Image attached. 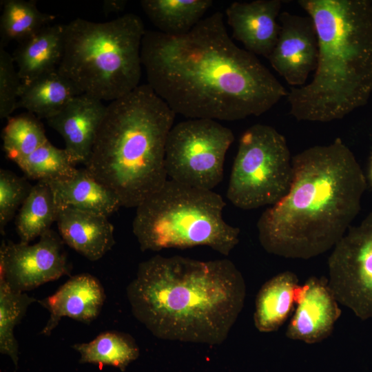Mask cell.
I'll list each match as a JSON object with an SVG mask.
<instances>
[{"mask_svg":"<svg viewBox=\"0 0 372 372\" xmlns=\"http://www.w3.org/2000/svg\"><path fill=\"white\" fill-rule=\"evenodd\" d=\"M141 54L147 84L187 119L258 116L289 93L256 55L235 44L220 12L183 35L146 30Z\"/></svg>","mask_w":372,"mask_h":372,"instance_id":"1","label":"cell"},{"mask_svg":"<svg viewBox=\"0 0 372 372\" xmlns=\"http://www.w3.org/2000/svg\"><path fill=\"white\" fill-rule=\"evenodd\" d=\"M241 272L228 259L156 255L138 265L126 288L134 318L156 338L218 345L246 298Z\"/></svg>","mask_w":372,"mask_h":372,"instance_id":"2","label":"cell"},{"mask_svg":"<svg viewBox=\"0 0 372 372\" xmlns=\"http://www.w3.org/2000/svg\"><path fill=\"white\" fill-rule=\"evenodd\" d=\"M292 165L288 193L259 217L258 239L269 254L307 260L333 249L351 226L366 180L340 138L299 152Z\"/></svg>","mask_w":372,"mask_h":372,"instance_id":"3","label":"cell"},{"mask_svg":"<svg viewBox=\"0 0 372 372\" xmlns=\"http://www.w3.org/2000/svg\"><path fill=\"white\" fill-rule=\"evenodd\" d=\"M317 32L313 76L292 87L289 114L298 121L342 119L372 94V6L369 0H299Z\"/></svg>","mask_w":372,"mask_h":372,"instance_id":"4","label":"cell"},{"mask_svg":"<svg viewBox=\"0 0 372 372\" xmlns=\"http://www.w3.org/2000/svg\"><path fill=\"white\" fill-rule=\"evenodd\" d=\"M175 116L147 83L107 105L84 168L122 207H136L167 180L165 147Z\"/></svg>","mask_w":372,"mask_h":372,"instance_id":"5","label":"cell"},{"mask_svg":"<svg viewBox=\"0 0 372 372\" xmlns=\"http://www.w3.org/2000/svg\"><path fill=\"white\" fill-rule=\"evenodd\" d=\"M64 48L57 71L81 94L118 99L140 85L141 19L127 13L106 22L78 18L63 25Z\"/></svg>","mask_w":372,"mask_h":372,"instance_id":"6","label":"cell"},{"mask_svg":"<svg viewBox=\"0 0 372 372\" xmlns=\"http://www.w3.org/2000/svg\"><path fill=\"white\" fill-rule=\"evenodd\" d=\"M220 195L172 180L136 207L132 231L142 251L207 246L228 256L240 229L223 216Z\"/></svg>","mask_w":372,"mask_h":372,"instance_id":"7","label":"cell"},{"mask_svg":"<svg viewBox=\"0 0 372 372\" xmlns=\"http://www.w3.org/2000/svg\"><path fill=\"white\" fill-rule=\"evenodd\" d=\"M292 179V156L285 136L265 124L247 128L239 140L228 200L246 210L271 206L288 193Z\"/></svg>","mask_w":372,"mask_h":372,"instance_id":"8","label":"cell"},{"mask_svg":"<svg viewBox=\"0 0 372 372\" xmlns=\"http://www.w3.org/2000/svg\"><path fill=\"white\" fill-rule=\"evenodd\" d=\"M233 132L217 121L190 118L171 129L165 147L169 180L195 188L213 190L223 180Z\"/></svg>","mask_w":372,"mask_h":372,"instance_id":"9","label":"cell"},{"mask_svg":"<svg viewBox=\"0 0 372 372\" xmlns=\"http://www.w3.org/2000/svg\"><path fill=\"white\" fill-rule=\"evenodd\" d=\"M332 249L327 279L337 300L360 320L372 319V210Z\"/></svg>","mask_w":372,"mask_h":372,"instance_id":"10","label":"cell"},{"mask_svg":"<svg viewBox=\"0 0 372 372\" xmlns=\"http://www.w3.org/2000/svg\"><path fill=\"white\" fill-rule=\"evenodd\" d=\"M61 236L50 229L29 245L1 241L0 279L13 290L26 292L70 273Z\"/></svg>","mask_w":372,"mask_h":372,"instance_id":"11","label":"cell"},{"mask_svg":"<svg viewBox=\"0 0 372 372\" xmlns=\"http://www.w3.org/2000/svg\"><path fill=\"white\" fill-rule=\"evenodd\" d=\"M278 20V39L267 59L289 85L303 86L318 63V41L314 23L309 16L289 12H282Z\"/></svg>","mask_w":372,"mask_h":372,"instance_id":"12","label":"cell"},{"mask_svg":"<svg viewBox=\"0 0 372 372\" xmlns=\"http://www.w3.org/2000/svg\"><path fill=\"white\" fill-rule=\"evenodd\" d=\"M341 313L328 279L311 276L301 285L285 335L306 344L320 342L332 333Z\"/></svg>","mask_w":372,"mask_h":372,"instance_id":"13","label":"cell"},{"mask_svg":"<svg viewBox=\"0 0 372 372\" xmlns=\"http://www.w3.org/2000/svg\"><path fill=\"white\" fill-rule=\"evenodd\" d=\"M106 110L102 101L81 94L46 119L48 125L62 136L65 149L76 165H85L88 161Z\"/></svg>","mask_w":372,"mask_h":372,"instance_id":"14","label":"cell"},{"mask_svg":"<svg viewBox=\"0 0 372 372\" xmlns=\"http://www.w3.org/2000/svg\"><path fill=\"white\" fill-rule=\"evenodd\" d=\"M282 4L281 0L232 3L225 14L233 38L248 52L268 59L278 39Z\"/></svg>","mask_w":372,"mask_h":372,"instance_id":"15","label":"cell"},{"mask_svg":"<svg viewBox=\"0 0 372 372\" xmlns=\"http://www.w3.org/2000/svg\"><path fill=\"white\" fill-rule=\"evenodd\" d=\"M105 298L104 288L95 276L87 273L71 276L53 294L38 300L50 313L40 333L49 336L63 317L90 324L100 314Z\"/></svg>","mask_w":372,"mask_h":372,"instance_id":"16","label":"cell"},{"mask_svg":"<svg viewBox=\"0 0 372 372\" xmlns=\"http://www.w3.org/2000/svg\"><path fill=\"white\" fill-rule=\"evenodd\" d=\"M56 223L63 242L89 260L101 259L115 244L114 226L104 215L65 207Z\"/></svg>","mask_w":372,"mask_h":372,"instance_id":"17","label":"cell"},{"mask_svg":"<svg viewBox=\"0 0 372 372\" xmlns=\"http://www.w3.org/2000/svg\"><path fill=\"white\" fill-rule=\"evenodd\" d=\"M46 182L59 209L72 207L107 217L122 207L117 196L85 168L78 169L72 177Z\"/></svg>","mask_w":372,"mask_h":372,"instance_id":"18","label":"cell"},{"mask_svg":"<svg viewBox=\"0 0 372 372\" xmlns=\"http://www.w3.org/2000/svg\"><path fill=\"white\" fill-rule=\"evenodd\" d=\"M301 289L296 273L285 271L266 281L255 302L254 323L261 333L278 331L293 313Z\"/></svg>","mask_w":372,"mask_h":372,"instance_id":"19","label":"cell"},{"mask_svg":"<svg viewBox=\"0 0 372 372\" xmlns=\"http://www.w3.org/2000/svg\"><path fill=\"white\" fill-rule=\"evenodd\" d=\"M64 48L63 25H50L19 43L12 53L22 82L57 70Z\"/></svg>","mask_w":372,"mask_h":372,"instance_id":"20","label":"cell"},{"mask_svg":"<svg viewBox=\"0 0 372 372\" xmlns=\"http://www.w3.org/2000/svg\"><path fill=\"white\" fill-rule=\"evenodd\" d=\"M79 94L81 93L74 83L56 70L30 82H22L17 108L48 119Z\"/></svg>","mask_w":372,"mask_h":372,"instance_id":"21","label":"cell"},{"mask_svg":"<svg viewBox=\"0 0 372 372\" xmlns=\"http://www.w3.org/2000/svg\"><path fill=\"white\" fill-rule=\"evenodd\" d=\"M143 10L158 31L170 36L189 32L213 5L211 0H142Z\"/></svg>","mask_w":372,"mask_h":372,"instance_id":"22","label":"cell"},{"mask_svg":"<svg viewBox=\"0 0 372 372\" xmlns=\"http://www.w3.org/2000/svg\"><path fill=\"white\" fill-rule=\"evenodd\" d=\"M58 213L50 186L45 180L38 181L32 186L16 216L15 225L20 242L29 244L51 229Z\"/></svg>","mask_w":372,"mask_h":372,"instance_id":"23","label":"cell"},{"mask_svg":"<svg viewBox=\"0 0 372 372\" xmlns=\"http://www.w3.org/2000/svg\"><path fill=\"white\" fill-rule=\"evenodd\" d=\"M80 354L79 362L110 365L124 371L139 355V349L131 335L107 331L88 342L72 346Z\"/></svg>","mask_w":372,"mask_h":372,"instance_id":"24","label":"cell"},{"mask_svg":"<svg viewBox=\"0 0 372 372\" xmlns=\"http://www.w3.org/2000/svg\"><path fill=\"white\" fill-rule=\"evenodd\" d=\"M0 46L10 42L19 43L51 25L55 17L41 12L35 1L3 0L1 1Z\"/></svg>","mask_w":372,"mask_h":372,"instance_id":"25","label":"cell"},{"mask_svg":"<svg viewBox=\"0 0 372 372\" xmlns=\"http://www.w3.org/2000/svg\"><path fill=\"white\" fill-rule=\"evenodd\" d=\"M3 149L16 164L48 141L44 127L30 112L9 117L2 130Z\"/></svg>","mask_w":372,"mask_h":372,"instance_id":"26","label":"cell"},{"mask_svg":"<svg viewBox=\"0 0 372 372\" xmlns=\"http://www.w3.org/2000/svg\"><path fill=\"white\" fill-rule=\"evenodd\" d=\"M35 301L38 300L26 292L12 289L0 279V352L8 355L16 366L19 347L14 330L25 315L28 307Z\"/></svg>","mask_w":372,"mask_h":372,"instance_id":"27","label":"cell"},{"mask_svg":"<svg viewBox=\"0 0 372 372\" xmlns=\"http://www.w3.org/2000/svg\"><path fill=\"white\" fill-rule=\"evenodd\" d=\"M17 165L30 178L45 181L73 176L78 169L64 149H59L49 141Z\"/></svg>","mask_w":372,"mask_h":372,"instance_id":"28","label":"cell"},{"mask_svg":"<svg viewBox=\"0 0 372 372\" xmlns=\"http://www.w3.org/2000/svg\"><path fill=\"white\" fill-rule=\"evenodd\" d=\"M33 185L23 177L12 172L0 170V231L4 234L5 227L13 218L19 207L28 198Z\"/></svg>","mask_w":372,"mask_h":372,"instance_id":"29","label":"cell"},{"mask_svg":"<svg viewBox=\"0 0 372 372\" xmlns=\"http://www.w3.org/2000/svg\"><path fill=\"white\" fill-rule=\"evenodd\" d=\"M22 84L12 55L0 46V118H8L17 109Z\"/></svg>","mask_w":372,"mask_h":372,"instance_id":"30","label":"cell"},{"mask_svg":"<svg viewBox=\"0 0 372 372\" xmlns=\"http://www.w3.org/2000/svg\"><path fill=\"white\" fill-rule=\"evenodd\" d=\"M125 0H105L103 1V10L105 14L122 12L126 5Z\"/></svg>","mask_w":372,"mask_h":372,"instance_id":"31","label":"cell"},{"mask_svg":"<svg viewBox=\"0 0 372 372\" xmlns=\"http://www.w3.org/2000/svg\"><path fill=\"white\" fill-rule=\"evenodd\" d=\"M370 178H371V181L372 183V161H371V169H370Z\"/></svg>","mask_w":372,"mask_h":372,"instance_id":"32","label":"cell"},{"mask_svg":"<svg viewBox=\"0 0 372 372\" xmlns=\"http://www.w3.org/2000/svg\"><path fill=\"white\" fill-rule=\"evenodd\" d=\"M371 6H372V1H371Z\"/></svg>","mask_w":372,"mask_h":372,"instance_id":"33","label":"cell"}]
</instances>
